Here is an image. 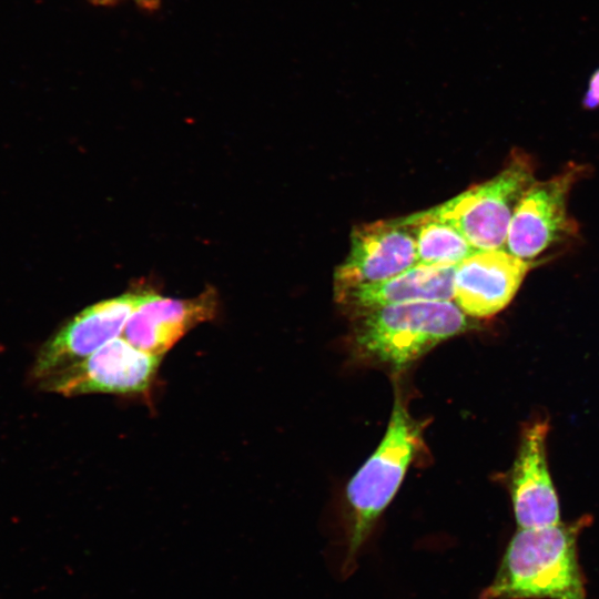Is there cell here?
Listing matches in <instances>:
<instances>
[{
    "mask_svg": "<svg viewBox=\"0 0 599 599\" xmlns=\"http://www.w3.org/2000/svg\"><path fill=\"white\" fill-rule=\"evenodd\" d=\"M456 266L415 264L379 282L336 290L334 291L335 301L351 315L403 303L454 301Z\"/></svg>",
    "mask_w": 599,
    "mask_h": 599,
    "instance_id": "7c38bea8",
    "label": "cell"
},
{
    "mask_svg": "<svg viewBox=\"0 0 599 599\" xmlns=\"http://www.w3.org/2000/svg\"><path fill=\"white\" fill-rule=\"evenodd\" d=\"M587 171L588 166L569 162L555 176L535 181L515 210L505 250L536 265L548 252L573 238L578 225L568 212V199Z\"/></svg>",
    "mask_w": 599,
    "mask_h": 599,
    "instance_id": "5b68a950",
    "label": "cell"
},
{
    "mask_svg": "<svg viewBox=\"0 0 599 599\" xmlns=\"http://www.w3.org/2000/svg\"><path fill=\"white\" fill-rule=\"evenodd\" d=\"M583 109L593 110L599 108V68L589 78L587 90L582 97Z\"/></svg>",
    "mask_w": 599,
    "mask_h": 599,
    "instance_id": "5bb4252c",
    "label": "cell"
},
{
    "mask_svg": "<svg viewBox=\"0 0 599 599\" xmlns=\"http://www.w3.org/2000/svg\"><path fill=\"white\" fill-rule=\"evenodd\" d=\"M535 181L530 155L512 150L494 177L428 211L454 225L477 251L505 248L515 210Z\"/></svg>",
    "mask_w": 599,
    "mask_h": 599,
    "instance_id": "277c9868",
    "label": "cell"
},
{
    "mask_svg": "<svg viewBox=\"0 0 599 599\" xmlns=\"http://www.w3.org/2000/svg\"><path fill=\"white\" fill-rule=\"evenodd\" d=\"M530 266L505 248L476 251L456 266L454 301L468 316H493L511 302Z\"/></svg>",
    "mask_w": 599,
    "mask_h": 599,
    "instance_id": "8fae6325",
    "label": "cell"
},
{
    "mask_svg": "<svg viewBox=\"0 0 599 599\" xmlns=\"http://www.w3.org/2000/svg\"><path fill=\"white\" fill-rule=\"evenodd\" d=\"M162 358L134 347L123 337H115L39 385L64 396L142 394L151 387Z\"/></svg>",
    "mask_w": 599,
    "mask_h": 599,
    "instance_id": "8992f818",
    "label": "cell"
},
{
    "mask_svg": "<svg viewBox=\"0 0 599 599\" xmlns=\"http://www.w3.org/2000/svg\"><path fill=\"white\" fill-rule=\"evenodd\" d=\"M352 316L354 353L394 369L404 368L439 343L469 328L468 315L453 301L387 305Z\"/></svg>",
    "mask_w": 599,
    "mask_h": 599,
    "instance_id": "7a4b0ae2",
    "label": "cell"
},
{
    "mask_svg": "<svg viewBox=\"0 0 599 599\" xmlns=\"http://www.w3.org/2000/svg\"><path fill=\"white\" fill-rule=\"evenodd\" d=\"M417 263L412 227L377 221L354 227L347 256L334 273V291L393 277Z\"/></svg>",
    "mask_w": 599,
    "mask_h": 599,
    "instance_id": "ba28073f",
    "label": "cell"
},
{
    "mask_svg": "<svg viewBox=\"0 0 599 599\" xmlns=\"http://www.w3.org/2000/svg\"><path fill=\"white\" fill-rule=\"evenodd\" d=\"M217 312V294L207 288L193 298H167L145 292L123 328L134 347L163 356L189 331L211 321Z\"/></svg>",
    "mask_w": 599,
    "mask_h": 599,
    "instance_id": "30bf717a",
    "label": "cell"
},
{
    "mask_svg": "<svg viewBox=\"0 0 599 599\" xmlns=\"http://www.w3.org/2000/svg\"><path fill=\"white\" fill-rule=\"evenodd\" d=\"M145 292H129L98 302L65 322L39 349L32 379L40 384L118 337Z\"/></svg>",
    "mask_w": 599,
    "mask_h": 599,
    "instance_id": "52a82bcc",
    "label": "cell"
},
{
    "mask_svg": "<svg viewBox=\"0 0 599 599\" xmlns=\"http://www.w3.org/2000/svg\"><path fill=\"white\" fill-rule=\"evenodd\" d=\"M420 443L422 425L397 396L383 440L347 486L352 515L348 558L395 496Z\"/></svg>",
    "mask_w": 599,
    "mask_h": 599,
    "instance_id": "3957f363",
    "label": "cell"
},
{
    "mask_svg": "<svg viewBox=\"0 0 599 599\" xmlns=\"http://www.w3.org/2000/svg\"><path fill=\"white\" fill-rule=\"evenodd\" d=\"M549 423L536 419L524 427L510 474V497L519 528L560 522V508L547 461Z\"/></svg>",
    "mask_w": 599,
    "mask_h": 599,
    "instance_id": "9c48e42d",
    "label": "cell"
},
{
    "mask_svg": "<svg viewBox=\"0 0 599 599\" xmlns=\"http://www.w3.org/2000/svg\"><path fill=\"white\" fill-rule=\"evenodd\" d=\"M409 225L416 242L417 263L426 266H453L477 250L450 223L428 210L402 217Z\"/></svg>",
    "mask_w": 599,
    "mask_h": 599,
    "instance_id": "4fadbf2b",
    "label": "cell"
},
{
    "mask_svg": "<svg viewBox=\"0 0 599 599\" xmlns=\"http://www.w3.org/2000/svg\"><path fill=\"white\" fill-rule=\"evenodd\" d=\"M589 524L587 516L568 524L519 528L479 599H588L577 544Z\"/></svg>",
    "mask_w": 599,
    "mask_h": 599,
    "instance_id": "6da1fadb",
    "label": "cell"
}]
</instances>
